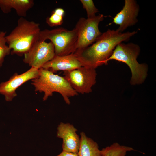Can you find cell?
Segmentation results:
<instances>
[{"instance_id":"cell-10","label":"cell","mask_w":156,"mask_h":156,"mask_svg":"<svg viewBox=\"0 0 156 156\" xmlns=\"http://www.w3.org/2000/svg\"><path fill=\"white\" fill-rule=\"evenodd\" d=\"M140 8L135 0H125L121 10L113 18L111 23L119 25L116 29L122 33L128 27L135 25L138 21L137 17Z\"/></svg>"},{"instance_id":"cell-3","label":"cell","mask_w":156,"mask_h":156,"mask_svg":"<svg viewBox=\"0 0 156 156\" xmlns=\"http://www.w3.org/2000/svg\"><path fill=\"white\" fill-rule=\"evenodd\" d=\"M39 70L38 76L31 80V84L34 86L35 91L44 93L43 100H46L56 92L61 95L66 104H70L69 98L77 95L78 93L65 78L42 68L39 69Z\"/></svg>"},{"instance_id":"cell-13","label":"cell","mask_w":156,"mask_h":156,"mask_svg":"<svg viewBox=\"0 0 156 156\" xmlns=\"http://www.w3.org/2000/svg\"><path fill=\"white\" fill-rule=\"evenodd\" d=\"M34 4L33 0H0V8L5 14L9 13L13 9L18 16L24 17Z\"/></svg>"},{"instance_id":"cell-2","label":"cell","mask_w":156,"mask_h":156,"mask_svg":"<svg viewBox=\"0 0 156 156\" xmlns=\"http://www.w3.org/2000/svg\"><path fill=\"white\" fill-rule=\"evenodd\" d=\"M40 31L39 24L20 17L17 26L6 36L11 53L19 56L24 55L39 39Z\"/></svg>"},{"instance_id":"cell-1","label":"cell","mask_w":156,"mask_h":156,"mask_svg":"<svg viewBox=\"0 0 156 156\" xmlns=\"http://www.w3.org/2000/svg\"><path fill=\"white\" fill-rule=\"evenodd\" d=\"M137 32L133 31L121 33L109 29L102 33L92 44L74 53L82 66L96 69L107 64V60L117 45L128 41Z\"/></svg>"},{"instance_id":"cell-14","label":"cell","mask_w":156,"mask_h":156,"mask_svg":"<svg viewBox=\"0 0 156 156\" xmlns=\"http://www.w3.org/2000/svg\"><path fill=\"white\" fill-rule=\"evenodd\" d=\"M79 156H101L97 143L87 137L83 132L80 133Z\"/></svg>"},{"instance_id":"cell-17","label":"cell","mask_w":156,"mask_h":156,"mask_svg":"<svg viewBox=\"0 0 156 156\" xmlns=\"http://www.w3.org/2000/svg\"><path fill=\"white\" fill-rule=\"evenodd\" d=\"M6 34V31H0V64L2 65L5 57L10 54L11 51L7 44Z\"/></svg>"},{"instance_id":"cell-5","label":"cell","mask_w":156,"mask_h":156,"mask_svg":"<svg viewBox=\"0 0 156 156\" xmlns=\"http://www.w3.org/2000/svg\"><path fill=\"white\" fill-rule=\"evenodd\" d=\"M77 38V30L74 28L68 30L63 27L41 31L39 38L49 40L53 44L55 55L64 56L74 53L75 51Z\"/></svg>"},{"instance_id":"cell-6","label":"cell","mask_w":156,"mask_h":156,"mask_svg":"<svg viewBox=\"0 0 156 156\" xmlns=\"http://www.w3.org/2000/svg\"><path fill=\"white\" fill-rule=\"evenodd\" d=\"M105 17L99 14L92 18L81 17L79 19L75 27L77 33L75 51L90 46L100 36L102 33L99 29V25Z\"/></svg>"},{"instance_id":"cell-12","label":"cell","mask_w":156,"mask_h":156,"mask_svg":"<svg viewBox=\"0 0 156 156\" xmlns=\"http://www.w3.org/2000/svg\"><path fill=\"white\" fill-rule=\"evenodd\" d=\"M82 66L74 53L64 56L55 55L42 68L48 70L53 73L62 70L64 71L72 70Z\"/></svg>"},{"instance_id":"cell-8","label":"cell","mask_w":156,"mask_h":156,"mask_svg":"<svg viewBox=\"0 0 156 156\" xmlns=\"http://www.w3.org/2000/svg\"><path fill=\"white\" fill-rule=\"evenodd\" d=\"M24 55V63L39 69L55 55L54 46L51 42H47L39 38Z\"/></svg>"},{"instance_id":"cell-19","label":"cell","mask_w":156,"mask_h":156,"mask_svg":"<svg viewBox=\"0 0 156 156\" xmlns=\"http://www.w3.org/2000/svg\"><path fill=\"white\" fill-rule=\"evenodd\" d=\"M57 156H79L78 154L62 151Z\"/></svg>"},{"instance_id":"cell-9","label":"cell","mask_w":156,"mask_h":156,"mask_svg":"<svg viewBox=\"0 0 156 156\" xmlns=\"http://www.w3.org/2000/svg\"><path fill=\"white\" fill-rule=\"evenodd\" d=\"M39 75V69L33 67L20 75L14 74L8 81L0 84V94L4 96L6 101H11L17 95L16 90L18 87L27 81L37 78Z\"/></svg>"},{"instance_id":"cell-4","label":"cell","mask_w":156,"mask_h":156,"mask_svg":"<svg viewBox=\"0 0 156 156\" xmlns=\"http://www.w3.org/2000/svg\"><path fill=\"white\" fill-rule=\"evenodd\" d=\"M140 51L139 46L133 42L125 44L123 42L116 47L107 62L115 60L126 64L131 73L130 83L132 85L143 83L147 75L148 66L145 63H139L137 58Z\"/></svg>"},{"instance_id":"cell-20","label":"cell","mask_w":156,"mask_h":156,"mask_svg":"<svg viewBox=\"0 0 156 156\" xmlns=\"http://www.w3.org/2000/svg\"><path fill=\"white\" fill-rule=\"evenodd\" d=\"M2 65L0 64V68L1 66Z\"/></svg>"},{"instance_id":"cell-11","label":"cell","mask_w":156,"mask_h":156,"mask_svg":"<svg viewBox=\"0 0 156 156\" xmlns=\"http://www.w3.org/2000/svg\"><path fill=\"white\" fill-rule=\"evenodd\" d=\"M77 129L69 123L61 122L57 128V136L63 140V151L78 154L80 138Z\"/></svg>"},{"instance_id":"cell-18","label":"cell","mask_w":156,"mask_h":156,"mask_svg":"<svg viewBox=\"0 0 156 156\" xmlns=\"http://www.w3.org/2000/svg\"><path fill=\"white\" fill-rule=\"evenodd\" d=\"M83 8L86 10L87 18H93L96 16V14L99 12L92 0H80Z\"/></svg>"},{"instance_id":"cell-15","label":"cell","mask_w":156,"mask_h":156,"mask_svg":"<svg viewBox=\"0 0 156 156\" xmlns=\"http://www.w3.org/2000/svg\"><path fill=\"white\" fill-rule=\"evenodd\" d=\"M134 150L132 148L114 143L110 146L103 148L101 151V156H125L127 151Z\"/></svg>"},{"instance_id":"cell-16","label":"cell","mask_w":156,"mask_h":156,"mask_svg":"<svg viewBox=\"0 0 156 156\" xmlns=\"http://www.w3.org/2000/svg\"><path fill=\"white\" fill-rule=\"evenodd\" d=\"M64 14V10L62 8H56L52 11L50 16L46 18V23L51 27L61 25L63 23Z\"/></svg>"},{"instance_id":"cell-7","label":"cell","mask_w":156,"mask_h":156,"mask_svg":"<svg viewBox=\"0 0 156 156\" xmlns=\"http://www.w3.org/2000/svg\"><path fill=\"white\" fill-rule=\"evenodd\" d=\"M96 69L82 66L68 71H64V77L77 93H89L96 83Z\"/></svg>"}]
</instances>
